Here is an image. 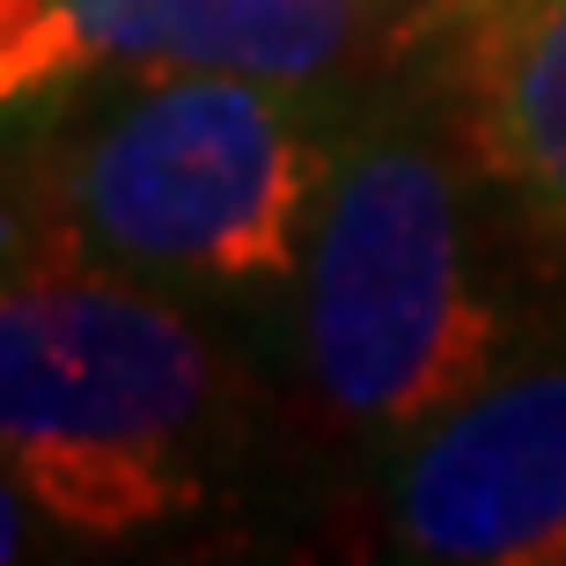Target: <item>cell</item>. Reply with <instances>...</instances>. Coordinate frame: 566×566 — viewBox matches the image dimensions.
Returning a JSON list of instances; mask_svg holds the SVG:
<instances>
[{
	"mask_svg": "<svg viewBox=\"0 0 566 566\" xmlns=\"http://www.w3.org/2000/svg\"><path fill=\"white\" fill-rule=\"evenodd\" d=\"M412 30L457 147L566 258V0H434Z\"/></svg>",
	"mask_w": 566,
	"mask_h": 566,
	"instance_id": "obj_6",
	"label": "cell"
},
{
	"mask_svg": "<svg viewBox=\"0 0 566 566\" xmlns=\"http://www.w3.org/2000/svg\"><path fill=\"white\" fill-rule=\"evenodd\" d=\"M390 537L441 566H566V360L493 376L420 427Z\"/></svg>",
	"mask_w": 566,
	"mask_h": 566,
	"instance_id": "obj_5",
	"label": "cell"
},
{
	"mask_svg": "<svg viewBox=\"0 0 566 566\" xmlns=\"http://www.w3.org/2000/svg\"><path fill=\"white\" fill-rule=\"evenodd\" d=\"M30 493H22L15 479H8V471H0V566L8 559H22V537H30Z\"/></svg>",
	"mask_w": 566,
	"mask_h": 566,
	"instance_id": "obj_7",
	"label": "cell"
},
{
	"mask_svg": "<svg viewBox=\"0 0 566 566\" xmlns=\"http://www.w3.org/2000/svg\"><path fill=\"white\" fill-rule=\"evenodd\" d=\"M324 185L302 88L243 74H147L38 177L66 258L199 287L294 280Z\"/></svg>",
	"mask_w": 566,
	"mask_h": 566,
	"instance_id": "obj_2",
	"label": "cell"
},
{
	"mask_svg": "<svg viewBox=\"0 0 566 566\" xmlns=\"http://www.w3.org/2000/svg\"><path fill=\"white\" fill-rule=\"evenodd\" d=\"M405 0H0V111L88 74H243L316 88L405 38Z\"/></svg>",
	"mask_w": 566,
	"mask_h": 566,
	"instance_id": "obj_4",
	"label": "cell"
},
{
	"mask_svg": "<svg viewBox=\"0 0 566 566\" xmlns=\"http://www.w3.org/2000/svg\"><path fill=\"white\" fill-rule=\"evenodd\" d=\"M302 368L338 427L420 434L501 376V310L471 280L463 177L412 118L332 163L302 251Z\"/></svg>",
	"mask_w": 566,
	"mask_h": 566,
	"instance_id": "obj_3",
	"label": "cell"
},
{
	"mask_svg": "<svg viewBox=\"0 0 566 566\" xmlns=\"http://www.w3.org/2000/svg\"><path fill=\"white\" fill-rule=\"evenodd\" d=\"M229 368L140 273L38 258L0 273V471L74 537H133L207 501Z\"/></svg>",
	"mask_w": 566,
	"mask_h": 566,
	"instance_id": "obj_1",
	"label": "cell"
}]
</instances>
